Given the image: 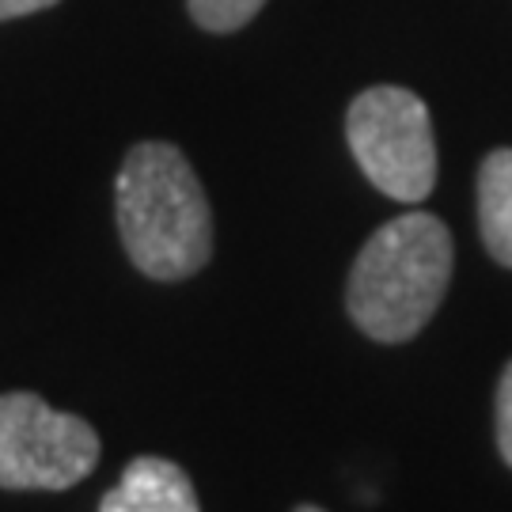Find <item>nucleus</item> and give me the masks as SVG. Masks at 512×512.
I'll return each mask as SVG.
<instances>
[{"label": "nucleus", "mask_w": 512, "mask_h": 512, "mask_svg": "<svg viewBox=\"0 0 512 512\" xmlns=\"http://www.w3.org/2000/svg\"><path fill=\"white\" fill-rule=\"evenodd\" d=\"M114 217L129 262L152 281H186L213 255L205 186L167 141H141L126 152L114 183Z\"/></svg>", "instance_id": "obj_1"}, {"label": "nucleus", "mask_w": 512, "mask_h": 512, "mask_svg": "<svg viewBox=\"0 0 512 512\" xmlns=\"http://www.w3.org/2000/svg\"><path fill=\"white\" fill-rule=\"evenodd\" d=\"M452 232L433 213H403L365 239L346 281V311L384 346L418 338L452 281Z\"/></svg>", "instance_id": "obj_2"}, {"label": "nucleus", "mask_w": 512, "mask_h": 512, "mask_svg": "<svg viewBox=\"0 0 512 512\" xmlns=\"http://www.w3.org/2000/svg\"><path fill=\"white\" fill-rule=\"evenodd\" d=\"M346 141L357 167L380 194L418 205L437 186V137L425 99L410 88L380 84L346 110Z\"/></svg>", "instance_id": "obj_3"}, {"label": "nucleus", "mask_w": 512, "mask_h": 512, "mask_svg": "<svg viewBox=\"0 0 512 512\" xmlns=\"http://www.w3.org/2000/svg\"><path fill=\"white\" fill-rule=\"evenodd\" d=\"M99 456L92 421L54 410L35 391L0 395V490H69L92 475Z\"/></svg>", "instance_id": "obj_4"}, {"label": "nucleus", "mask_w": 512, "mask_h": 512, "mask_svg": "<svg viewBox=\"0 0 512 512\" xmlns=\"http://www.w3.org/2000/svg\"><path fill=\"white\" fill-rule=\"evenodd\" d=\"M99 512H202L198 490L175 459L137 456L126 463L118 486H110Z\"/></svg>", "instance_id": "obj_5"}, {"label": "nucleus", "mask_w": 512, "mask_h": 512, "mask_svg": "<svg viewBox=\"0 0 512 512\" xmlns=\"http://www.w3.org/2000/svg\"><path fill=\"white\" fill-rule=\"evenodd\" d=\"M478 232L490 258L512 270V148H494L478 167Z\"/></svg>", "instance_id": "obj_6"}, {"label": "nucleus", "mask_w": 512, "mask_h": 512, "mask_svg": "<svg viewBox=\"0 0 512 512\" xmlns=\"http://www.w3.org/2000/svg\"><path fill=\"white\" fill-rule=\"evenodd\" d=\"M186 8L198 27L213 35H232L266 8V0H186Z\"/></svg>", "instance_id": "obj_7"}, {"label": "nucleus", "mask_w": 512, "mask_h": 512, "mask_svg": "<svg viewBox=\"0 0 512 512\" xmlns=\"http://www.w3.org/2000/svg\"><path fill=\"white\" fill-rule=\"evenodd\" d=\"M494 414H497V452H501V459L512 467V361L505 365V372H501Z\"/></svg>", "instance_id": "obj_8"}, {"label": "nucleus", "mask_w": 512, "mask_h": 512, "mask_svg": "<svg viewBox=\"0 0 512 512\" xmlns=\"http://www.w3.org/2000/svg\"><path fill=\"white\" fill-rule=\"evenodd\" d=\"M57 0H0V19H19L31 16V12H46L54 8Z\"/></svg>", "instance_id": "obj_9"}, {"label": "nucleus", "mask_w": 512, "mask_h": 512, "mask_svg": "<svg viewBox=\"0 0 512 512\" xmlns=\"http://www.w3.org/2000/svg\"><path fill=\"white\" fill-rule=\"evenodd\" d=\"M293 512H327V509H319V505H296Z\"/></svg>", "instance_id": "obj_10"}]
</instances>
